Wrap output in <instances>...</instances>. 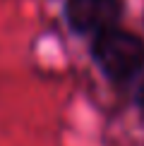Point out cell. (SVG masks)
Listing matches in <instances>:
<instances>
[{"label":"cell","mask_w":144,"mask_h":146,"mask_svg":"<svg viewBox=\"0 0 144 146\" xmlns=\"http://www.w3.org/2000/svg\"><path fill=\"white\" fill-rule=\"evenodd\" d=\"M94 60L113 82H132L144 70V41L115 24L94 36Z\"/></svg>","instance_id":"cell-1"},{"label":"cell","mask_w":144,"mask_h":146,"mask_svg":"<svg viewBox=\"0 0 144 146\" xmlns=\"http://www.w3.org/2000/svg\"><path fill=\"white\" fill-rule=\"evenodd\" d=\"M123 15L120 0H67L65 17L77 34H101L115 27Z\"/></svg>","instance_id":"cell-2"},{"label":"cell","mask_w":144,"mask_h":146,"mask_svg":"<svg viewBox=\"0 0 144 146\" xmlns=\"http://www.w3.org/2000/svg\"><path fill=\"white\" fill-rule=\"evenodd\" d=\"M137 106H139V110L144 115V84L139 86V91H137Z\"/></svg>","instance_id":"cell-3"}]
</instances>
